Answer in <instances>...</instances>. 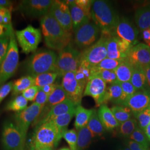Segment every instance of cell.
<instances>
[{"label":"cell","instance_id":"4","mask_svg":"<svg viewBox=\"0 0 150 150\" xmlns=\"http://www.w3.org/2000/svg\"><path fill=\"white\" fill-rule=\"evenodd\" d=\"M62 137L58 129L51 121L38 126L33 136L31 147L33 149L54 148L59 142Z\"/></svg>","mask_w":150,"mask_h":150},{"label":"cell","instance_id":"27","mask_svg":"<svg viewBox=\"0 0 150 150\" xmlns=\"http://www.w3.org/2000/svg\"><path fill=\"white\" fill-rule=\"evenodd\" d=\"M134 66L129 60L125 59L115 70L117 80L120 82L130 81L134 70Z\"/></svg>","mask_w":150,"mask_h":150},{"label":"cell","instance_id":"14","mask_svg":"<svg viewBox=\"0 0 150 150\" xmlns=\"http://www.w3.org/2000/svg\"><path fill=\"white\" fill-rule=\"evenodd\" d=\"M61 86L66 92L68 98L76 106L80 105L85 88L76 80L75 72L66 73L62 77Z\"/></svg>","mask_w":150,"mask_h":150},{"label":"cell","instance_id":"15","mask_svg":"<svg viewBox=\"0 0 150 150\" xmlns=\"http://www.w3.org/2000/svg\"><path fill=\"white\" fill-rule=\"evenodd\" d=\"M106 83L97 76H92L86 85L83 96L92 97L96 106L104 105L107 92Z\"/></svg>","mask_w":150,"mask_h":150},{"label":"cell","instance_id":"21","mask_svg":"<svg viewBox=\"0 0 150 150\" xmlns=\"http://www.w3.org/2000/svg\"><path fill=\"white\" fill-rule=\"evenodd\" d=\"M70 8L71 17L72 19L73 30L75 31L83 25L90 22L91 18L86 15L78 6L75 4V1H64Z\"/></svg>","mask_w":150,"mask_h":150},{"label":"cell","instance_id":"24","mask_svg":"<svg viewBox=\"0 0 150 150\" xmlns=\"http://www.w3.org/2000/svg\"><path fill=\"white\" fill-rule=\"evenodd\" d=\"M134 70L130 82L137 91H150L144 68L141 66H134Z\"/></svg>","mask_w":150,"mask_h":150},{"label":"cell","instance_id":"5","mask_svg":"<svg viewBox=\"0 0 150 150\" xmlns=\"http://www.w3.org/2000/svg\"><path fill=\"white\" fill-rule=\"evenodd\" d=\"M81 52L70 44L59 52L54 72L63 77L66 73L75 72L80 64Z\"/></svg>","mask_w":150,"mask_h":150},{"label":"cell","instance_id":"19","mask_svg":"<svg viewBox=\"0 0 150 150\" xmlns=\"http://www.w3.org/2000/svg\"><path fill=\"white\" fill-rule=\"evenodd\" d=\"M122 106L129 107L133 115L150 106V91H137L128 97Z\"/></svg>","mask_w":150,"mask_h":150},{"label":"cell","instance_id":"36","mask_svg":"<svg viewBox=\"0 0 150 150\" xmlns=\"http://www.w3.org/2000/svg\"><path fill=\"white\" fill-rule=\"evenodd\" d=\"M59 75L56 73L51 72L38 75L34 78V85L39 88L50 84L54 83Z\"/></svg>","mask_w":150,"mask_h":150},{"label":"cell","instance_id":"32","mask_svg":"<svg viewBox=\"0 0 150 150\" xmlns=\"http://www.w3.org/2000/svg\"><path fill=\"white\" fill-rule=\"evenodd\" d=\"M87 126L91 131L93 137L102 136L106 130L95 110H94L92 113Z\"/></svg>","mask_w":150,"mask_h":150},{"label":"cell","instance_id":"3","mask_svg":"<svg viewBox=\"0 0 150 150\" xmlns=\"http://www.w3.org/2000/svg\"><path fill=\"white\" fill-rule=\"evenodd\" d=\"M57 54L53 51L44 50L33 54L25 64L27 74L32 77L53 72L57 59Z\"/></svg>","mask_w":150,"mask_h":150},{"label":"cell","instance_id":"46","mask_svg":"<svg viewBox=\"0 0 150 150\" xmlns=\"http://www.w3.org/2000/svg\"><path fill=\"white\" fill-rule=\"evenodd\" d=\"M39 90L40 88L38 87L33 85L24 91L22 93V95L24 97L27 101H33L35 100Z\"/></svg>","mask_w":150,"mask_h":150},{"label":"cell","instance_id":"37","mask_svg":"<svg viewBox=\"0 0 150 150\" xmlns=\"http://www.w3.org/2000/svg\"><path fill=\"white\" fill-rule=\"evenodd\" d=\"M27 104L28 101L22 95L17 96L7 104L6 110L20 112L27 108Z\"/></svg>","mask_w":150,"mask_h":150},{"label":"cell","instance_id":"34","mask_svg":"<svg viewBox=\"0 0 150 150\" xmlns=\"http://www.w3.org/2000/svg\"><path fill=\"white\" fill-rule=\"evenodd\" d=\"M123 61L124 60H117L107 57L105 59L102 60L101 62L97 64L96 66L91 67V75L92 76L95 72L100 70L115 71Z\"/></svg>","mask_w":150,"mask_h":150},{"label":"cell","instance_id":"23","mask_svg":"<svg viewBox=\"0 0 150 150\" xmlns=\"http://www.w3.org/2000/svg\"><path fill=\"white\" fill-rule=\"evenodd\" d=\"M97 113L102 125L106 130L111 131L119 127L120 124L113 116L111 109L105 104L100 106Z\"/></svg>","mask_w":150,"mask_h":150},{"label":"cell","instance_id":"6","mask_svg":"<svg viewBox=\"0 0 150 150\" xmlns=\"http://www.w3.org/2000/svg\"><path fill=\"white\" fill-rule=\"evenodd\" d=\"M19 61L18 49L16 36L13 32L10 38V43L5 59L0 66V87L5 83L15 74Z\"/></svg>","mask_w":150,"mask_h":150},{"label":"cell","instance_id":"52","mask_svg":"<svg viewBox=\"0 0 150 150\" xmlns=\"http://www.w3.org/2000/svg\"><path fill=\"white\" fill-rule=\"evenodd\" d=\"M142 37L146 45L150 47V28L142 31Z\"/></svg>","mask_w":150,"mask_h":150},{"label":"cell","instance_id":"59","mask_svg":"<svg viewBox=\"0 0 150 150\" xmlns=\"http://www.w3.org/2000/svg\"><path fill=\"white\" fill-rule=\"evenodd\" d=\"M124 150H131L129 147H126V148H125V149Z\"/></svg>","mask_w":150,"mask_h":150},{"label":"cell","instance_id":"54","mask_svg":"<svg viewBox=\"0 0 150 150\" xmlns=\"http://www.w3.org/2000/svg\"><path fill=\"white\" fill-rule=\"evenodd\" d=\"M11 11L10 10L4 8H0V24L4 25V20L5 18L6 14L8 11Z\"/></svg>","mask_w":150,"mask_h":150},{"label":"cell","instance_id":"30","mask_svg":"<svg viewBox=\"0 0 150 150\" xmlns=\"http://www.w3.org/2000/svg\"><path fill=\"white\" fill-rule=\"evenodd\" d=\"M34 85V78L31 76L27 75L13 82L12 95L17 96L22 93L27 88Z\"/></svg>","mask_w":150,"mask_h":150},{"label":"cell","instance_id":"53","mask_svg":"<svg viewBox=\"0 0 150 150\" xmlns=\"http://www.w3.org/2000/svg\"><path fill=\"white\" fill-rule=\"evenodd\" d=\"M12 4L10 1L8 0H0V8H4L12 11Z\"/></svg>","mask_w":150,"mask_h":150},{"label":"cell","instance_id":"9","mask_svg":"<svg viewBox=\"0 0 150 150\" xmlns=\"http://www.w3.org/2000/svg\"><path fill=\"white\" fill-rule=\"evenodd\" d=\"M43 107L33 102L25 110L15 115L16 127L21 133L24 141H26L27 131L30 125L35 122L39 117Z\"/></svg>","mask_w":150,"mask_h":150},{"label":"cell","instance_id":"39","mask_svg":"<svg viewBox=\"0 0 150 150\" xmlns=\"http://www.w3.org/2000/svg\"><path fill=\"white\" fill-rule=\"evenodd\" d=\"M129 138L132 141H134L142 146L145 149L150 150V142L145 134V132L143 131L139 127L130 136Z\"/></svg>","mask_w":150,"mask_h":150},{"label":"cell","instance_id":"20","mask_svg":"<svg viewBox=\"0 0 150 150\" xmlns=\"http://www.w3.org/2000/svg\"><path fill=\"white\" fill-rule=\"evenodd\" d=\"M76 107L77 106L74 102H72L69 99H67L64 102H61L52 107L47 113V115L37 124V125L38 126H39L43 123L52 120L60 115L70 112L72 111H74L76 110Z\"/></svg>","mask_w":150,"mask_h":150},{"label":"cell","instance_id":"29","mask_svg":"<svg viewBox=\"0 0 150 150\" xmlns=\"http://www.w3.org/2000/svg\"><path fill=\"white\" fill-rule=\"evenodd\" d=\"M75 111L76 110L70 112L60 115L50 121L54 123L57 129H58L59 134L62 137H63V134L64 132L67 130V127L71 120L75 116Z\"/></svg>","mask_w":150,"mask_h":150},{"label":"cell","instance_id":"11","mask_svg":"<svg viewBox=\"0 0 150 150\" xmlns=\"http://www.w3.org/2000/svg\"><path fill=\"white\" fill-rule=\"evenodd\" d=\"M53 2L51 0H24L21 1L18 9L27 17H42L48 13Z\"/></svg>","mask_w":150,"mask_h":150},{"label":"cell","instance_id":"43","mask_svg":"<svg viewBox=\"0 0 150 150\" xmlns=\"http://www.w3.org/2000/svg\"><path fill=\"white\" fill-rule=\"evenodd\" d=\"M119 83H120L121 87L122 88V91H123V102L126 100V99L128 97L132 95L134 93L137 91V90L131 83L130 81L124 82H119Z\"/></svg>","mask_w":150,"mask_h":150},{"label":"cell","instance_id":"18","mask_svg":"<svg viewBox=\"0 0 150 150\" xmlns=\"http://www.w3.org/2000/svg\"><path fill=\"white\" fill-rule=\"evenodd\" d=\"M127 59L134 66L144 68L150 66V47L145 43H138L129 50Z\"/></svg>","mask_w":150,"mask_h":150},{"label":"cell","instance_id":"8","mask_svg":"<svg viewBox=\"0 0 150 150\" xmlns=\"http://www.w3.org/2000/svg\"><path fill=\"white\" fill-rule=\"evenodd\" d=\"M15 34L22 52L25 54L35 52L42 38L40 30L31 25L16 31Z\"/></svg>","mask_w":150,"mask_h":150},{"label":"cell","instance_id":"41","mask_svg":"<svg viewBox=\"0 0 150 150\" xmlns=\"http://www.w3.org/2000/svg\"><path fill=\"white\" fill-rule=\"evenodd\" d=\"M92 76H98L102 80L105 81L106 83L110 85L119 82L114 71L100 70L95 72Z\"/></svg>","mask_w":150,"mask_h":150},{"label":"cell","instance_id":"31","mask_svg":"<svg viewBox=\"0 0 150 150\" xmlns=\"http://www.w3.org/2000/svg\"><path fill=\"white\" fill-rule=\"evenodd\" d=\"M92 137L93 136L87 126L77 130V150H85L91 144Z\"/></svg>","mask_w":150,"mask_h":150},{"label":"cell","instance_id":"38","mask_svg":"<svg viewBox=\"0 0 150 150\" xmlns=\"http://www.w3.org/2000/svg\"><path fill=\"white\" fill-rule=\"evenodd\" d=\"M139 127L137 121L135 118H131L128 121L120 125L119 132L125 137H130L134 131Z\"/></svg>","mask_w":150,"mask_h":150},{"label":"cell","instance_id":"28","mask_svg":"<svg viewBox=\"0 0 150 150\" xmlns=\"http://www.w3.org/2000/svg\"><path fill=\"white\" fill-rule=\"evenodd\" d=\"M108 101L122 106L123 102V91L119 82L110 85L107 87L105 104Z\"/></svg>","mask_w":150,"mask_h":150},{"label":"cell","instance_id":"13","mask_svg":"<svg viewBox=\"0 0 150 150\" xmlns=\"http://www.w3.org/2000/svg\"><path fill=\"white\" fill-rule=\"evenodd\" d=\"M133 46L115 35H110L107 43V57L117 60L127 59L128 54Z\"/></svg>","mask_w":150,"mask_h":150},{"label":"cell","instance_id":"7","mask_svg":"<svg viewBox=\"0 0 150 150\" xmlns=\"http://www.w3.org/2000/svg\"><path fill=\"white\" fill-rule=\"evenodd\" d=\"M110 35L101 33L97 41L81 52L80 64L90 68L96 66L107 57V43Z\"/></svg>","mask_w":150,"mask_h":150},{"label":"cell","instance_id":"44","mask_svg":"<svg viewBox=\"0 0 150 150\" xmlns=\"http://www.w3.org/2000/svg\"><path fill=\"white\" fill-rule=\"evenodd\" d=\"M93 2L92 0H76L75 4L91 18V9Z\"/></svg>","mask_w":150,"mask_h":150},{"label":"cell","instance_id":"2","mask_svg":"<svg viewBox=\"0 0 150 150\" xmlns=\"http://www.w3.org/2000/svg\"><path fill=\"white\" fill-rule=\"evenodd\" d=\"M91 13V18L100 28L101 33L115 35L120 17L110 3L102 0L94 1Z\"/></svg>","mask_w":150,"mask_h":150},{"label":"cell","instance_id":"12","mask_svg":"<svg viewBox=\"0 0 150 150\" xmlns=\"http://www.w3.org/2000/svg\"><path fill=\"white\" fill-rule=\"evenodd\" d=\"M2 142L5 150H23L25 143L16 126L9 122L4 126Z\"/></svg>","mask_w":150,"mask_h":150},{"label":"cell","instance_id":"16","mask_svg":"<svg viewBox=\"0 0 150 150\" xmlns=\"http://www.w3.org/2000/svg\"><path fill=\"white\" fill-rule=\"evenodd\" d=\"M48 12L64 30L72 33L73 26L70 8L64 1H54Z\"/></svg>","mask_w":150,"mask_h":150},{"label":"cell","instance_id":"55","mask_svg":"<svg viewBox=\"0 0 150 150\" xmlns=\"http://www.w3.org/2000/svg\"><path fill=\"white\" fill-rule=\"evenodd\" d=\"M144 70L145 71L147 80L148 83L150 87V66H148L144 67Z\"/></svg>","mask_w":150,"mask_h":150},{"label":"cell","instance_id":"40","mask_svg":"<svg viewBox=\"0 0 150 150\" xmlns=\"http://www.w3.org/2000/svg\"><path fill=\"white\" fill-rule=\"evenodd\" d=\"M134 116L137 121L139 127L143 131H145L146 127L150 123V106Z\"/></svg>","mask_w":150,"mask_h":150},{"label":"cell","instance_id":"57","mask_svg":"<svg viewBox=\"0 0 150 150\" xmlns=\"http://www.w3.org/2000/svg\"><path fill=\"white\" fill-rule=\"evenodd\" d=\"M30 150H53V148L46 147V148H42V149H33L31 147Z\"/></svg>","mask_w":150,"mask_h":150},{"label":"cell","instance_id":"42","mask_svg":"<svg viewBox=\"0 0 150 150\" xmlns=\"http://www.w3.org/2000/svg\"><path fill=\"white\" fill-rule=\"evenodd\" d=\"M62 137L69 145L70 150H77V132L76 130L75 129L67 130L63 134Z\"/></svg>","mask_w":150,"mask_h":150},{"label":"cell","instance_id":"45","mask_svg":"<svg viewBox=\"0 0 150 150\" xmlns=\"http://www.w3.org/2000/svg\"><path fill=\"white\" fill-rule=\"evenodd\" d=\"M9 43L10 38H0V66L5 59L7 54Z\"/></svg>","mask_w":150,"mask_h":150},{"label":"cell","instance_id":"35","mask_svg":"<svg viewBox=\"0 0 150 150\" xmlns=\"http://www.w3.org/2000/svg\"><path fill=\"white\" fill-rule=\"evenodd\" d=\"M75 76L79 83L85 89L86 85L92 76L91 68L85 64H80L78 69L75 72Z\"/></svg>","mask_w":150,"mask_h":150},{"label":"cell","instance_id":"22","mask_svg":"<svg viewBox=\"0 0 150 150\" xmlns=\"http://www.w3.org/2000/svg\"><path fill=\"white\" fill-rule=\"evenodd\" d=\"M67 99H69V98H68L67 94H66V92L64 91L62 86H61V85H57L54 92L48 96L47 102L43 107L42 111L39 117L36 120L37 121H36V123L38 122V121L40 120V118H41L42 119L43 118L42 117L44 116L45 113H46V115H45V116H46L47 115V113L49 112V111L52 107L59 104L61 102H64Z\"/></svg>","mask_w":150,"mask_h":150},{"label":"cell","instance_id":"50","mask_svg":"<svg viewBox=\"0 0 150 150\" xmlns=\"http://www.w3.org/2000/svg\"><path fill=\"white\" fill-rule=\"evenodd\" d=\"M57 85V84H56V83L50 84V85H47L46 86H44L42 88H40V89L44 92L45 93H46L47 95L50 96L55 90Z\"/></svg>","mask_w":150,"mask_h":150},{"label":"cell","instance_id":"17","mask_svg":"<svg viewBox=\"0 0 150 150\" xmlns=\"http://www.w3.org/2000/svg\"><path fill=\"white\" fill-rule=\"evenodd\" d=\"M139 31L134 25L125 17L120 18L115 35L131 44L133 46L139 43Z\"/></svg>","mask_w":150,"mask_h":150},{"label":"cell","instance_id":"25","mask_svg":"<svg viewBox=\"0 0 150 150\" xmlns=\"http://www.w3.org/2000/svg\"><path fill=\"white\" fill-rule=\"evenodd\" d=\"M134 20L137 28L141 32L150 28V6L136 10L134 13Z\"/></svg>","mask_w":150,"mask_h":150},{"label":"cell","instance_id":"33","mask_svg":"<svg viewBox=\"0 0 150 150\" xmlns=\"http://www.w3.org/2000/svg\"><path fill=\"white\" fill-rule=\"evenodd\" d=\"M111 110L116 120L120 124L123 123L132 118L133 116L132 112L129 107L116 105L111 108Z\"/></svg>","mask_w":150,"mask_h":150},{"label":"cell","instance_id":"56","mask_svg":"<svg viewBox=\"0 0 150 150\" xmlns=\"http://www.w3.org/2000/svg\"><path fill=\"white\" fill-rule=\"evenodd\" d=\"M144 132H145V134L146 135V136L147 137L148 139L150 142V123L146 127Z\"/></svg>","mask_w":150,"mask_h":150},{"label":"cell","instance_id":"26","mask_svg":"<svg viewBox=\"0 0 150 150\" xmlns=\"http://www.w3.org/2000/svg\"><path fill=\"white\" fill-rule=\"evenodd\" d=\"M94 110H88L79 105L76 108L74 126L77 130L82 129L87 125Z\"/></svg>","mask_w":150,"mask_h":150},{"label":"cell","instance_id":"58","mask_svg":"<svg viewBox=\"0 0 150 150\" xmlns=\"http://www.w3.org/2000/svg\"><path fill=\"white\" fill-rule=\"evenodd\" d=\"M59 150H70V148H67V147H64V148H62L61 149H59Z\"/></svg>","mask_w":150,"mask_h":150},{"label":"cell","instance_id":"48","mask_svg":"<svg viewBox=\"0 0 150 150\" xmlns=\"http://www.w3.org/2000/svg\"><path fill=\"white\" fill-rule=\"evenodd\" d=\"M48 96H49L47 95L46 93H45L44 92L40 89L36 96L35 97L34 102L44 107L47 102Z\"/></svg>","mask_w":150,"mask_h":150},{"label":"cell","instance_id":"1","mask_svg":"<svg viewBox=\"0 0 150 150\" xmlns=\"http://www.w3.org/2000/svg\"><path fill=\"white\" fill-rule=\"evenodd\" d=\"M41 26L48 48L60 52L70 45L72 33L64 30L49 12L41 18Z\"/></svg>","mask_w":150,"mask_h":150},{"label":"cell","instance_id":"47","mask_svg":"<svg viewBox=\"0 0 150 150\" xmlns=\"http://www.w3.org/2000/svg\"><path fill=\"white\" fill-rule=\"evenodd\" d=\"M13 82L10 81L0 87V103L13 89Z\"/></svg>","mask_w":150,"mask_h":150},{"label":"cell","instance_id":"49","mask_svg":"<svg viewBox=\"0 0 150 150\" xmlns=\"http://www.w3.org/2000/svg\"><path fill=\"white\" fill-rule=\"evenodd\" d=\"M13 32L12 25H5L0 24V38H10Z\"/></svg>","mask_w":150,"mask_h":150},{"label":"cell","instance_id":"60","mask_svg":"<svg viewBox=\"0 0 150 150\" xmlns=\"http://www.w3.org/2000/svg\"><path fill=\"white\" fill-rule=\"evenodd\" d=\"M122 150V149H119V150Z\"/></svg>","mask_w":150,"mask_h":150},{"label":"cell","instance_id":"10","mask_svg":"<svg viewBox=\"0 0 150 150\" xmlns=\"http://www.w3.org/2000/svg\"><path fill=\"white\" fill-rule=\"evenodd\" d=\"M75 32V43L80 50L88 48L97 41L101 30L93 22H88Z\"/></svg>","mask_w":150,"mask_h":150},{"label":"cell","instance_id":"51","mask_svg":"<svg viewBox=\"0 0 150 150\" xmlns=\"http://www.w3.org/2000/svg\"><path fill=\"white\" fill-rule=\"evenodd\" d=\"M128 147L131 150H150L145 149L142 146L138 144L134 141H129L128 142Z\"/></svg>","mask_w":150,"mask_h":150}]
</instances>
